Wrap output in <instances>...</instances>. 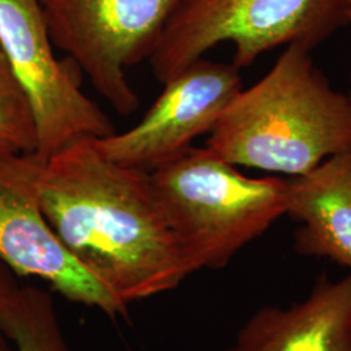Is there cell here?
I'll list each match as a JSON object with an SVG mask.
<instances>
[{"label":"cell","instance_id":"cell-11","mask_svg":"<svg viewBox=\"0 0 351 351\" xmlns=\"http://www.w3.org/2000/svg\"><path fill=\"white\" fill-rule=\"evenodd\" d=\"M0 332L17 351H71L50 294L16 281L0 293Z\"/></svg>","mask_w":351,"mask_h":351},{"label":"cell","instance_id":"cell-12","mask_svg":"<svg viewBox=\"0 0 351 351\" xmlns=\"http://www.w3.org/2000/svg\"><path fill=\"white\" fill-rule=\"evenodd\" d=\"M37 146L30 103L0 46V154H32Z\"/></svg>","mask_w":351,"mask_h":351},{"label":"cell","instance_id":"cell-9","mask_svg":"<svg viewBox=\"0 0 351 351\" xmlns=\"http://www.w3.org/2000/svg\"><path fill=\"white\" fill-rule=\"evenodd\" d=\"M226 351H351V277L320 276L301 302L261 307Z\"/></svg>","mask_w":351,"mask_h":351},{"label":"cell","instance_id":"cell-13","mask_svg":"<svg viewBox=\"0 0 351 351\" xmlns=\"http://www.w3.org/2000/svg\"><path fill=\"white\" fill-rule=\"evenodd\" d=\"M14 274L5 265L0 262V293L8 288L14 282ZM0 351H11L10 346L7 345L5 339L3 337V333L0 332Z\"/></svg>","mask_w":351,"mask_h":351},{"label":"cell","instance_id":"cell-10","mask_svg":"<svg viewBox=\"0 0 351 351\" xmlns=\"http://www.w3.org/2000/svg\"><path fill=\"white\" fill-rule=\"evenodd\" d=\"M287 215L301 223L294 234L297 252L328 258L351 277V151L289 181Z\"/></svg>","mask_w":351,"mask_h":351},{"label":"cell","instance_id":"cell-15","mask_svg":"<svg viewBox=\"0 0 351 351\" xmlns=\"http://www.w3.org/2000/svg\"><path fill=\"white\" fill-rule=\"evenodd\" d=\"M348 97H349V99H350V101H351V78H350V93H349V95H348Z\"/></svg>","mask_w":351,"mask_h":351},{"label":"cell","instance_id":"cell-7","mask_svg":"<svg viewBox=\"0 0 351 351\" xmlns=\"http://www.w3.org/2000/svg\"><path fill=\"white\" fill-rule=\"evenodd\" d=\"M36 152L0 154V262L14 275L49 282L65 300L126 316L128 307L64 249L40 208Z\"/></svg>","mask_w":351,"mask_h":351},{"label":"cell","instance_id":"cell-8","mask_svg":"<svg viewBox=\"0 0 351 351\" xmlns=\"http://www.w3.org/2000/svg\"><path fill=\"white\" fill-rule=\"evenodd\" d=\"M163 93L138 124L124 133L95 138L113 162L151 172L211 133L242 90L233 64L203 58L164 82Z\"/></svg>","mask_w":351,"mask_h":351},{"label":"cell","instance_id":"cell-4","mask_svg":"<svg viewBox=\"0 0 351 351\" xmlns=\"http://www.w3.org/2000/svg\"><path fill=\"white\" fill-rule=\"evenodd\" d=\"M345 24V0H181L149 60L164 84L230 42L242 69L278 46L314 49Z\"/></svg>","mask_w":351,"mask_h":351},{"label":"cell","instance_id":"cell-6","mask_svg":"<svg viewBox=\"0 0 351 351\" xmlns=\"http://www.w3.org/2000/svg\"><path fill=\"white\" fill-rule=\"evenodd\" d=\"M0 46L30 103L39 159H49L75 141L116 132L82 91L78 64L55 55L38 0H0Z\"/></svg>","mask_w":351,"mask_h":351},{"label":"cell","instance_id":"cell-2","mask_svg":"<svg viewBox=\"0 0 351 351\" xmlns=\"http://www.w3.org/2000/svg\"><path fill=\"white\" fill-rule=\"evenodd\" d=\"M311 50L289 45L259 82L239 91L206 147L233 165L295 177L351 151L350 99L329 85Z\"/></svg>","mask_w":351,"mask_h":351},{"label":"cell","instance_id":"cell-14","mask_svg":"<svg viewBox=\"0 0 351 351\" xmlns=\"http://www.w3.org/2000/svg\"><path fill=\"white\" fill-rule=\"evenodd\" d=\"M345 8H346L348 24H351V0H345Z\"/></svg>","mask_w":351,"mask_h":351},{"label":"cell","instance_id":"cell-5","mask_svg":"<svg viewBox=\"0 0 351 351\" xmlns=\"http://www.w3.org/2000/svg\"><path fill=\"white\" fill-rule=\"evenodd\" d=\"M53 46L119 114L139 106L125 69L150 58L181 0H38Z\"/></svg>","mask_w":351,"mask_h":351},{"label":"cell","instance_id":"cell-3","mask_svg":"<svg viewBox=\"0 0 351 351\" xmlns=\"http://www.w3.org/2000/svg\"><path fill=\"white\" fill-rule=\"evenodd\" d=\"M150 178L189 276L224 268L287 215L289 181L242 175L207 147H189Z\"/></svg>","mask_w":351,"mask_h":351},{"label":"cell","instance_id":"cell-1","mask_svg":"<svg viewBox=\"0 0 351 351\" xmlns=\"http://www.w3.org/2000/svg\"><path fill=\"white\" fill-rule=\"evenodd\" d=\"M38 197L64 249L126 307L189 276L150 172L113 162L95 138L43 162Z\"/></svg>","mask_w":351,"mask_h":351}]
</instances>
